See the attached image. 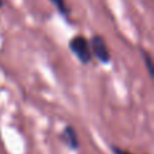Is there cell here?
<instances>
[{
  "label": "cell",
  "mask_w": 154,
  "mask_h": 154,
  "mask_svg": "<svg viewBox=\"0 0 154 154\" xmlns=\"http://www.w3.org/2000/svg\"><path fill=\"white\" fill-rule=\"evenodd\" d=\"M50 3L54 5V8H56L57 11H58L60 15H62L64 18H69L70 15V10L69 7L66 5V3H65V0H50Z\"/></svg>",
  "instance_id": "obj_5"
},
{
  "label": "cell",
  "mask_w": 154,
  "mask_h": 154,
  "mask_svg": "<svg viewBox=\"0 0 154 154\" xmlns=\"http://www.w3.org/2000/svg\"><path fill=\"white\" fill-rule=\"evenodd\" d=\"M139 51H141V56L143 57L145 60V65H146V69H147V73H149L150 79H154V66H153V60H152V56H150V53L146 50V49L141 48L139 49Z\"/></svg>",
  "instance_id": "obj_4"
},
{
  "label": "cell",
  "mask_w": 154,
  "mask_h": 154,
  "mask_svg": "<svg viewBox=\"0 0 154 154\" xmlns=\"http://www.w3.org/2000/svg\"><path fill=\"white\" fill-rule=\"evenodd\" d=\"M3 7V0H0V8Z\"/></svg>",
  "instance_id": "obj_7"
},
{
  "label": "cell",
  "mask_w": 154,
  "mask_h": 154,
  "mask_svg": "<svg viewBox=\"0 0 154 154\" xmlns=\"http://www.w3.org/2000/svg\"><path fill=\"white\" fill-rule=\"evenodd\" d=\"M61 139L68 147H70L72 150H77L80 147V139L79 134H77L76 128L73 126H66L61 133Z\"/></svg>",
  "instance_id": "obj_3"
},
{
  "label": "cell",
  "mask_w": 154,
  "mask_h": 154,
  "mask_svg": "<svg viewBox=\"0 0 154 154\" xmlns=\"http://www.w3.org/2000/svg\"><path fill=\"white\" fill-rule=\"evenodd\" d=\"M111 152H112V154H133L128 152V150L122 149L120 146H116V145H112L111 146Z\"/></svg>",
  "instance_id": "obj_6"
},
{
  "label": "cell",
  "mask_w": 154,
  "mask_h": 154,
  "mask_svg": "<svg viewBox=\"0 0 154 154\" xmlns=\"http://www.w3.org/2000/svg\"><path fill=\"white\" fill-rule=\"evenodd\" d=\"M91 45V51H92V57H95L99 62L107 65L111 62V53H109V49L107 46V42L104 41V38L99 34L92 35L89 41Z\"/></svg>",
  "instance_id": "obj_2"
},
{
  "label": "cell",
  "mask_w": 154,
  "mask_h": 154,
  "mask_svg": "<svg viewBox=\"0 0 154 154\" xmlns=\"http://www.w3.org/2000/svg\"><path fill=\"white\" fill-rule=\"evenodd\" d=\"M69 50L76 56V58L81 62L82 65H88L92 61V51H91V45L88 38L84 35H75L68 43Z\"/></svg>",
  "instance_id": "obj_1"
}]
</instances>
